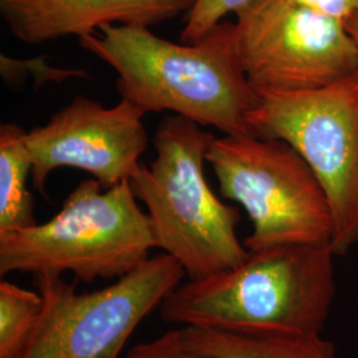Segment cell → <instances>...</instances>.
<instances>
[{"instance_id": "cell-1", "label": "cell", "mask_w": 358, "mask_h": 358, "mask_svg": "<svg viewBox=\"0 0 358 358\" xmlns=\"http://www.w3.org/2000/svg\"><path fill=\"white\" fill-rule=\"evenodd\" d=\"M78 44L112 66L121 99L145 115L171 112L224 136H254L257 90L244 72L235 24L222 22L195 43H173L148 27L105 26Z\"/></svg>"}, {"instance_id": "cell-2", "label": "cell", "mask_w": 358, "mask_h": 358, "mask_svg": "<svg viewBox=\"0 0 358 358\" xmlns=\"http://www.w3.org/2000/svg\"><path fill=\"white\" fill-rule=\"evenodd\" d=\"M334 256L329 244L250 251L235 268L180 282L159 316L180 327L321 334L336 296Z\"/></svg>"}, {"instance_id": "cell-3", "label": "cell", "mask_w": 358, "mask_h": 358, "mask_svg": "<svg viewBox=\"0 0 358 358\" xmlns=\"http://www.w3.org/2000/svg\"><path fill=\"white\" fill-rule=\"evenodd\" d=\"M215 136L177 115L162 118L157 155L130 179L153 226L157 248L173 256L187 280H202L241 266L250 255L236 235L241 213L223 203L205 177Z\"/></svg>"}, {"instance_id": "cell-4", "label": "cell", "mask_w": 358, "mask_h": 358, "mask_svg": "<svg viewBox=\"0 0 358 358\" xmlns=\"http://www.w3.org/2000/svg\"><path fill=\"white\" fill-rule=\"evenodd\" d=\"M137 199L130 180L110 189L81 180L50 220L0 234V275L71 272L83 282L128 275L157 248Z\"/></svg>"}, {"instance_id": "cell-5", "label": "cell", "mask_w": 358, "mask_h": 358, "mask_svg": "<svg viewBox=\"0 0 358 358\" xmlns=\"http://www.w3.org/2000/svg\"><path fill=\"white\" fill-rule=\"evenodd\" d=\"M223 198L252 222L248 251L278 245H331V206L320 180L288 142L257 136L215 137L206 157Z\"/></svg>"}, {"instance_id": "cell-6", "label": "cell", "mask_w": 358, "mask_h": 358, "mask_svg": "<svg viewBox=\"0 0 358 358\" xmlns=\"http://www.w3.org/2000/svg\"><path fill=\"white\" fill-rule=\"evenodd\" d=\"M256 90L252 134L288 142L307 161L331 206L333 252L346 255L358 243V72L322 90Z\"/></svg>"}, {"instance_id": "cell-7", "label": "cell", "mask_w": 358, "mask_h": 358, "mask_svg": "<svg viewBox=\"0 0 358 358\" xmlns=\"http://www.w3.org/2000/svg\"><path fill=\"white\" fill-rule=\"evenodd\" d=\"M186 278L165 252L100 291L78 294L56 275H36L44 299L38 327L17 358H121L130 336Z\"/></svg>"}, {"instance_id": "cell-8", "label": "cell", "mask_w": 358, "mask_h": 358, "mask_svg": "<svg viewBox=\"0 0 358 358\" xmlns=\"http://www.w3.org/2000/svg\"><path fill=\"white\" fill-rule=\"evenodd\" d=\"M235 15L236 48L256 90H322L358 72L357 45L337 19L294 0H254Z\"/></svg>"}, {"instance_id": "cell-9", "label": "cell", "mask_w": 358, "mask_h": 358, "mask_svg": "<svg viewBox=\"0 0 358 358\" xmlns=\"http://www.w3.org/2000/svg\"><path fill=\"white\" fill-rule=\"evenodd\" d=\"M143 115L124 99L106 108L77 96L45 125L27 131L34 187L45 196L50 174L60 167L84 170L103 189L130 180L149 143Z\"/></svg>"}, {"instance_id": "cell-10", "label": "cell", "mask_w": 358, "mask_h": 358, "mask_svg": "<svg viewBox=\"0 0 358 358\" xmlns=\"http://www.w3.org/2000/svg\"><path fill=\"white\" fill-rule=\"evenodd\" d=\"M195 0H0L15 38L38 45L97 34L103 27L158 26L192 10Z\"/></svg>"}, {"instance_id": "cell-11", "label": "cell", "mask_w": 358, "mask_h": 358, "mask_svg": "<svg viewBox=\"0 0 358 358\" xmlns=\"http://www.w3.org/2000/svg\"><path fill=\"white\" fill-rule=\"evenodd\" d=\"M182 344L215 358H336L332 343L321 334L180 327Z\"/></svg>"}, {"instance_id": "cell-12", "label": "cell", "mask_w": 358, "mask_h": 358, "mask_svg": "<svg viewBox=\"0 0 358 358\" xmlns=\"http://www.w3.org/2000/svg\"><path fill=\"white\" fill-rule=\"evenodd\" d=\"M27 131L15 122L0 125V234L36 224L35 201L28 190L32 159Z\"/></svg>"}, {"instance_id": "cell-13", "label": "cell", "mask_w": 358, "mask_h": 358, "mask_svg": "<svg viewBox=\"0 0 358 358\" xmlns=\"http://www.w3.org/2000/svg\"><path fill=\"white\" fill-rule=\"evenodd\" d=\"M44 308L40 292L0 282V358H17L38 327Z\"/></svg>"}, {"instance_id": "cell-14", "label": "cell", "mask_w": 358, "mask_h": 358, "mask_svg": "<svg viewBox=\"0 0 358 358\" xmlns=\"http://www.w3.org/2000/svg\"><path fill=\"white\" fill-rule=\"evenodd\" d=\"M254 0H195L186 13L180 43H195L222 23L227 13H236Z\"/></svg>"}, {"instance_id": "cell-15", "label": "cell", "mask_w": 358, "mask_h": 358, "mask_svg": "<svg viewBox=\"0 0 358 358\" xmlns=\"http://www.w3.org/2000/svg\"><path fill=\"white\" fill-rule=\"evenodd\" d=\"M124 358H215L183 345L178 331H170L149 343L131 348Z\"/></svg>"}, {"instance_id": "cell-16", "label": "cell", "mask_w": 358, "mask_h": 358, "mask_svg": "<svg viewBox=\"0 0 358 358\" xmlns=\"http://www.w3.org/2000/svg\"><path fill=\"white\" fill-rule=\"evenodd\" d=\"M296 3L306 6L308 8L345 22L353 13H358V0H294Z\"/></svg>"}, {"instance_id": "cell-17", "label": "cell", "mask_w": 358, "mask_h": 358, "mask_svg": "<svg viewBox=\"0 0 358 358\" xmlns=\"http://www.w3.org/2000/svg\"><path fill=\"white\" fill-rule=\"evenodd\" d=\"M344 26L358 48V13H353L350 17H348L344 22Z\"/></svg>"}]
</instances>
